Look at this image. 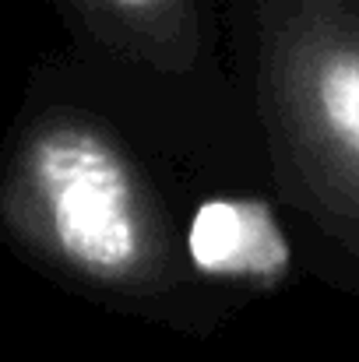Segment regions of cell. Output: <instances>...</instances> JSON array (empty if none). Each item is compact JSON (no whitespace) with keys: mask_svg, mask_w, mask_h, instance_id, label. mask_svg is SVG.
I'll use <instances>...</instances> for the list:
<instances>
[{"mask_svg":"<svg viewBox=\"0 0 359 362\" xmlns=\"http://www.w3.org/2000/svg\"><path fill=\"white\" fill-rule=\"evenodd\" d=\"M11 236L74 288L162 317L198 296L162 190L106 120L57 106L28 123L4 165Z\"/></svg>","mask_w":359,"mask_h":362,"instance_id":"6da1fadb","label":"cell"},{"mask_svg":"<svg viewBox=\"0 0 359 362\" xmlns=\"http://www.w3.org/2000/svg\"><path fill=\"white\" fill-rule=\"evenodd\" d=\"M250 67L285 197L359 267V0H253Z\"/></svg>","mask_w":359,"mask_h":362,"instance_id":"7a4b0ae2","label":"cell"},{"mask_svg":"<svg viewBox=\"0 0 359 362\" xmlns=\"http://www.w3.org/2000/svg\"><path fill=\"white\" fill-rule=\"evenodd\" d=\"M183 257L198 281L226 288H275L292 271V243L261 197H208L183 229Z\"/></svg>","mask_w":359,"mask_h":362,"instance_id":"3957f363","label":"cell"},{"mask_svg":"<svg viewBox=\"0 0 359 362\" xmlns=\"http://www.w3.org/2000/svg\"><path fill=\"white\" fill-rule=\"evenodd\" d=\"M85 35L130 74L187 78L205 57L198 0H64Z\"/></svg>","mask_w":359,"mask_h":362,"instance_id":"277c9868","label":"cell"}]
</instances>
